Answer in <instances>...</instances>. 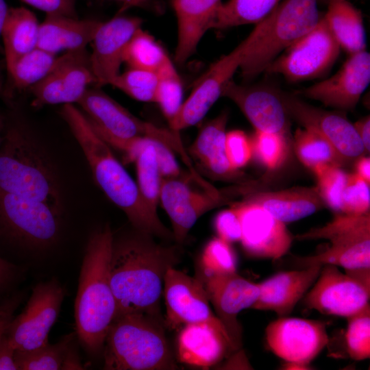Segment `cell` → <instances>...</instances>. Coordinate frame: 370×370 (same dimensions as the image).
Instances as JSON below:
<instances>
[{"label": "cell", "mask_w": 370, "mask_h": 370, "mask_svg": "<svg viewBox=\"0 0 370 370\" xmlns=\"http://www.w3.org/2000/svg\"><path fill=\"white\" fill-rule=\"evenodd\" d=\"M114 241L110 264L111 287L116 317L141 313L151 316L158 310L167 269L178 255L173 247L152 241L147 234Z\"/></svg>", "instance_id": "obj_1"}, {"label": "cell", "mask_w": 370, "mask_h": 370, "mask_svg": "<svg viewBox=\"0 0 370 370\" xmlns=\"http://www.w3.org/2000/svg\"><path fill=\"white\" fill-rule=\"evenodd\" d=\"M60 114L82 149L97 183L109 199L125 212L134 227L149 235L173 236L160 219L148 212L136 182L114 156L109 145L94 130L84 112L73 104H64Z\"/></svg>", "instance_id": "obj_2"}, {"label": "cell", "mask_w": 370, "mask_h": 370, "mask_svg": "<svg viewBox=\"0 0 370 370\" xmlns=\"http://www.w3.org/2000/svg\"><path fill=\"white\" fill-rule=\"evenodd\" d=\"M113 235L108 225L89 238L84 256L75 303L76 330L80 342L91 353L103 345L116 316L110 264Z\"/></svg>", "instance_id": "obj_3"}, {"label": "cell", "mask_w": 370, "mask_h": 370, "mask_svg": "<svg viewBox=\"0 0 370 370\" xmlns=\"http://www.w3.org/2000/svg\"><path fill=\"white\" fill-rule=\"evenodd\" d=\"M0 192L40 201L62 212V195L53 166L18 127L9 128L0 144Z\"/></svg>", "instance_id": "obj_4"}, {"label": "cell", "mask_w": 370, "mask_h": 370, "mask_svg": "<svg viewBox=\"0 0 370 370\" xmlns=\"http://www.w3.org/2000/svg\"><path fill=\"white\" fill-rule=\"evenodd\" d=\"M104 369L159 370L177 367L163 330L151 316L130 313L116 317L105 343Z\"/></svg>", "instance_id": "obj_5"}, {"label": "cell", "mask_w": 370, "mask_h": 370, "mask_svg": "<svg viewBox=\"0 0 370 370\" xmlns=\"http://www.w3.org/2000/svg\"><path fill=\"white\" fill-rule=\"evenodd\" d=\"M319 0H282L262 21L261 32L240 66L242 77L250 79L286 49L311 31L322 16Z\"/></svg>", "instance_id": "obj_6"}, {"label": "cell", "mask_w": 370, "mask_h": 370, "mask_svg": "<svg viewBox=\"0 0 370 370\" xmlns=\"http://www.w3.org/2000/svg\"><path fill=\"white\" fill-rule=\"evenodd\" d=\"M294 238L299 241L325 239L330 246L313 256H294L301 268L332 264L345 270L370 267V212L361 215L342 213L324 225L312 228Z\"/></svg>", "instance_id": "obj_7"}, {"label": "cell", "mask_w": 370, "mask_h": 370, "mask_svg": "<svg viewBox=\"0 0 370 370\" xmlns=\"http://www.w3.org/2000/svg\"><path fill=\"white\" fill-rule=\"evenodd\" d=\"M261 28V23L256 24L245 40L212 64L197 79L178 114L169 123L171 130L180 132L203 119L214 103L222 97L224 88L253 49Z\"/></svg>", "instance_id": "obj_8"}, {"label": "cell", "mask_w": 370, "mask_h": 370, "mask_svg": "<svg viewBox=\"0 0 370 370\" xmlns=\"http://www.w3.org/2000/svg\"><path fill=\"white\" fill-rule=\"evenodd\" d=\"M88 121L103 131L121 138L149 137L160 140L182 160L188 154L178 132L144 121L123 107L99 86L88 88L77 103Z\"/></svg>", "instance_id": "obj_9"}, {"label": "cell", "mask_w": 370, "mask_h": 370, "mask_svg": "<svg viewBox=\"0 0 370 370\" xmlns=\"http://www.w3.org/2000/svg\"><path fill=\"white\" fill-rule=\"evenodd\" d=\"M340 47L323 15L317 25L274 59L264 69L290 82L319 77L336 62Z\"/></svg>", "instance_id": "obj_10"}, {"label": "cell", "mask_w": 370, "mask_h": 370, "mask_svg": "<svg viewBox=\"0 0 370 370\" xmlns=\"http://www.w3.org/2000/svg\"><path fill=\"white\" fill-rule=\"evenodd\" d=\"M60 214L47 203L0 192V229L26 245L53 244L60 231Z\"/></svg>", "instance_id": "obj_11"}, {"label": "cell", "mask_w": 370, "mask_h": 370, "mask_svg": "<svg viewBox=\"0 0 370 370\" xmlns=\"http://www.w3.org/2000/svg\"><path fill=\"white\" fill-rule=\"evenodd\" d=\"M251 184L234 187L221 193L217 189H193L177 177H162L160 202L170 218L173 236L182 243L196 221L204 214L229 201L232 196L248 193Z\"/></svg>", "instance_id": "obj_12"}, {"label": "cell", "mask_w": 370, "mask_h": 370, "mask_svg": "<svg viewBox=\"0 0 370 370\" xmlns=\"http://www.w3.org/2000/svg\"><path fill=\"white\" fill-rule=\"evenodd\" d=\"M65 293L56 279L36 285L23 310L10 322L5 335L16 350H32L48 343Z\"/></svg>", "instance_id": "obj_13"}, {"label": "cell", "mask_w": 370, "mask_h": 370, "mask_svg": "<svg viewBox=\"0 0 370 370\" xmlns=\"http://www.w3.org/2000/svg\"><path fill=\"white\" fill-rule=\"evenodd\" d=\"M281 97L289 117L326 139L345 162L366 153L354 124L345 114L314 106L295 95L281 92Z\"/></svg>", "instance_id": "obj_14"}, {"label": "cell", "mask_w": 370, "mask_h": 370, "mask_svg": "<svg viewBox=\"0 0 370 370\" xmlns=\"http://www.w3.org/2000/svg\"><path fill=\"white\" fill-rule=\"evenodd\" d=\"M370 286L332 264L322 266L304 296L306 308L321 314L347 318L369 304Z\"/></svg>", "instance_id": "obj_15"}, {"label": "cell", "mask_w": 370, "mask_h": 370, "mask_svg": "<svg viewBox=\"0 0 370 370\" xmlns=\"http://www.w3.org/2000/svg\"><path fill=\"white\" fill-rule=\"evenodd\" d=\"M269 349L284 362L310 365L329 342L325 323L279 317L265 329Z\"/></svg>", "instance_id": "obj_16"}, {"label": "cell", "mask_w": 370, "mask_h": 370, "mask_svg": "<svg viewBox=\"0 0 370 370\" xmlns=\"http://www.w3.org/2000/svg\"><path fill=\"white\" fill-rule=\"evenodd\" d=\"M162 293L168 326L175 328L180 325L206 322L230 338L220 320L212 312L208 296L199 278L191 277L171 267L164 275Z\"/></svg>", "instance_id": "obj_17"}, {"label": "cell", "mask_w": 370, "mask_h": 370, "mask_svg": "<svg viewBox=\"0 0 370 370\" xmlns=\"http://www.w3.org/2000/svg\"><path fill=\"white\" fill-rule=\"evenodd\" d=\"M232 206L241 221L240 242L247 256L275 260L288 253L294 236L284 223L246 198Z\"/></svg>", "instance_id": "obj_18"}, {"label": "cell", "mask_w": 370, "mask_h": 370, "mask_svg": "<svg viewBox=\"0 0 370 370\" xmlns=\"http://www.w3.org/2000/svg\"><path fill=\"white\" fill-rule=\"evenodd\" d=\"M370 82V54L366 50L351 54L329 78L297 91L295 95L342 111L355 109Z\"/></svg>", "instance_id": "obj_19"}, {"label": "cell", "mask_w": 370, "mask_h": 370, "mask_svg": "<svg viewBox=\"0 0 370 370\" xmlns=\"http://www.w3.org/2000/svg\"><path fill=\"white\" fill-rule=\"evenodd\" d=\"M206 289L216 315L225 328L236 351L242 344V328L238 314L251 308L260 295L258 283L252 282L237 272L199 278Z\"/></svg>", "instance_id": "obj_20"}, {"label": "cell", "mask_w": 370, "mask_h": 370, "mask_svg": "<svg viewBox=\"0 0 370 370\" xmlns=\"http://www.w3.org/2000/svg\"><path fill=\"white\" fill-rule=\"evenodd\" d=\"M222 97L239 108L256 131L287 135L289 116L281 91L263 85L238 84L232 79L224 88Z\"/></svg>", "instance_id": "obj_21"}, {"label": "cell", "mask_w": 370, "mask_h": 370, "mask_svg": "<svg viewBox=\"0 0 370 370\" xmlns=\"http://www.w3.org/2000/svg\"><path fill=\"white\" fill-rule=\"evenodd\" d=\"M141 25L140 18L125 16L101 23L91 42L92 50L90 53L97 86L111 85L120 74L125 49Z\"/></svg>", "instance_id": "obj_22"}, {"label": "cell", "mask_w": 370, "mask_h": 370, "mask_svg": "<svg viewBox=\"0 0 370 370\" xmlns=\"http://www.w3.org/2000/svg\"><path fill=\"white\" fill-rule=\"evenodd\" d=\"M322 266L280 271L258 283L260 295L251 308L271 310L278 317L288 315L313 285Z\"/></svg>", "instance_id": "obj_23"}, {"label": "cell", "mask_w": 370, "mask_h": 370, "mask_svg": "<svg viewBox=\"0 0 370 370\" xmlns=\"http://www.w3.org/2000/svg\"><path fill=\"white\" fill-rule=\"evenodd\" d=\"M177 349L180 362L200 367L213 366L236 351L227 335L206 322L184 325L177 336Z\"/></svg>", "instance_id": "obj_24"}, {"label": "cell", "mask_w": 370, "mask_h": 370, "mask_svg": "<svg viewBox=\"0 0 370 370\" xmlns=\"http://www.w3.org/2000/svg\"><path fill=\"white\" fill-rule=\"evenodd\" d=\"M221 0H172L177 21L175 60L186 62L211 25Z\"/></svg>", "instance_id": "obj_25"}, {"label": "cell", "mask_w": 370, "mask_h": 370, "mask_svg": "<svg viewBox=\"0 0 370 370\" xmlns=\"http://www.w3.org/2000/svg\"><path fill=\"white\" fill-rule=\"evenodd\" d=\"M245 198L263 208L283 223L308 217L325 206L316 186L293 187L275 191H251Z\"/></svg>", "instance_id": "obj_26"}, {"label": "cell", "mask_w": 370, "mask_h": 370, "mask_svg": "<svg viewBox=\"0 0 370 370\" xmlns=\"http://www.w3.org/2000/svg\"><path fill=\"white\" fill-rule=\"evenodd\" d=\"M101 23L97 20L46 14L40 23L37 47L56 55L62 51L86 48Z\"/></svg>", "instance_id": "obj_27"}, {"label": "cell", "mask_w": 370, "mask_h": 370, "mask_svg": "<svg viewBox=\"0 0 370 370\" xmlns=\"http://www.w3.org/2000/svg\"><path fill=\"white\" fill-rule=\"evenodd\" d=\"M228 112H222L207 122L200 130L189 149L190 153L196 158L212 175L230 179L238 175L231 166L225 149L226 125Z\"/></svg>", "instance_id": "obj_28"}, {"label": "cell", "mask_w": 370, "mask_h": 370, "mask_svg": "<svg viewBox=\"0 0 370 370\" xmlns=\"http://www.w3.org/2000/svg\"><path fill=\"white\" fill-rule=\"evenodd\" d=\"M39 26L36 16L29 10L9 8L1 34L7 68L37 47Z\"/></svg>", "instance_id": "obj_29"}, {"label": "cell", "mask_w": 370, "mask_h": 370, "mask_svg": "<svg viewBox=\"0 0 370 370\" xmlns=\"http://www.w3.org/2000/svg\"><path fill=\"white\" fill-rule=\"evenodd\" d=\"M323 15L340 48L349 55L366 50V35L359 10L348 0H328Z\"/></svg>", "instance_id": "obj_30"}, {"label": "cell", "mask_w": 370, "mask_h": 370, "mask_svg": "<svg viewBox=\"0 0 370 370\" xmlns=\"http://www.w3.org/2000/svg\"><path fill=\"white\" fill-rule=\"evenodd\" d=\"M63 92V104L77 103L91 84H96L86 48L66 51L57 57Z\"/></svg>", "instance_id": "obj_31"}, {"label": "cell", "mask_w": 370, "mask_h": 370, "mask_svg": "<svg viewBox=\"0 0 370 370\" xmlns=\"http://www.w3.org/2000/svg\"><path fill=\"white\" fill-rule=\"evenodd\" d=\"M282 0H228L219 6L211 29H225L258 24L266 18Z\"/></svg>", "instance_id": "obj_32"}, {"label": "cell", "mask_w": 370, "mask_h": 370, "mask_svg": "<svg viewBox=\"0 0 370 370\" xmlns=\"http://www.w3.org/2000/svg\"><path fill=\"white\" fill-rule=\"evenodd\" d=\"M153 138L140 151L134 162L136 168L137 187L148 212L159 219L157 212L160 202L162 176L153 146Z\"/></svg>", "instance_id": "obj_33"}, {"label": "cell", "mask_w": 370, "mask_h": 370, "mask_svg": "<svg viewBox=\"0 0 370 370\" xmlns=\"http://www.w3.org/2000/svg\"><path fill=\"white\" fill-rule=\"evenodd\" d=\"M293 145L297 158L311 171L320 165L341 166L345 163L326 139L310 129L298 128L294 135Z\"/></svg>", "instance_id": "obj_34"}, {"label": "cell", "mask_w": 370, "mask_h": 370, "mask_svg": "<svg viewBox=\"0 0 370 370\" xmlns=\"http://www.w3.org/2000/svg\"><path fill=\"white\" fill-rule=\"evenodd\" d=\"M169 57L164 48L148 32L139 28L128 42L123 62L130 69L157 73Z\"/></svg>", "instance_id": "obj_35"}, {"label": "cell", "mask_w": 370, "mask_h": 370, "mask_svg": "<svg viewBox=\"0 0 370 370\" xmlns=\"http://www.w3.org/2000/svg\"><path fill=\"white\" fill-rule=\"evenodd\" d=\"M75 334L63 336L58 343H49L38 348L15 352V362L18 370H59L62 369L65 358L73 345Z\"/></svg>", "instance_id": "obj_36"}, {"label": "cell", "mask_w": 370, "mask_h": 370, "mask_svg": "<svg viewBox=\"0 0 370 370\" xmlns=\"http://www.w3.org/2000/svg\"><path fill=\"white\" fill-rule=\"evenodd\" d=\"M57 56L38 47L25 54L7 68L15 88H30L53 69Z\"/></svg>", "instance_id": "obj_37"}, {"label": "cell", "mask_w": 370, "mask_h": 370, "mask_svg": "<svg viewBox=\"0 0 370 370\" xmlns=\"http://www.w3.org/2000/svg\"><path fill=\"white\" fill-rule=\"evenodd\" d=\"M157 75L154 102L169 123L177 116L184 102L182 80L170 58L157 71Z\"/></svg>", "instance_id": "obj_38"}, {"label": "cell", "mask_w": 370, "mask_h": 370, "mask_svg": "<svg viewBox=\"0 0 370 370\" xmlns=\"http://www.w3.org/2000/svg\"><path fill=\"white\" fill-rule=\"evenodd\" d=\"M200 264L204 278L236 273L238 260L231 243L214 237L204 247Z\"/></svg>", "instance_id": "obj_39"}, {"label": "cell", "mask_w": 370, "mask_h": 370, "mask_svg": "<svg viewBox=\"0 0 370 370\" xmlns=\"http://www.w3.org/2000/svg\"><path fill=\"white\" fill-rule=\"evenodd\" d=\"M251 140L253 153L268 170L281 167L288 154L287 135L256 131Z\"/></svg>", "instance_id": "obj_40"}, {"label": "cell", "mask_w": 370, "mask_h": 370, "mask_svg": "<svg viewBox=\"0 0 370 370\" xmlns=\"http://www.w3.org/2000/svg\"><path fill=\"white\" fill-rule=\"evenodd\" d=\"M317 178V187L325 206L335 214L341 213V196L348 173L341 166L324 164L312 170Z\"/></svg>", "instance_id": "obj_41"}, {"label": "cell", "mask_w": 370, "mask_h": 370, "mask_svg": "<svg viewBox=\"0 0 370 370\" xmlns=\"http://www.w3.org/2000/svg\"><path fill=\"white\" fill-rule=\"evenodd\" d=\"M347 352L351 358L360 361L370 356V307L369 304L357 313L346 318Z\"/></svg>", "instance_id": "obj_42"}, {"label": "cell", "mask_w": 370, "mask_h": 370, "mask_svg": "<svg viewBox=\"0 0 370 370\" xmlns=\"http://www.w3.org/2000/svg\"><path fill=\"white\" fill-rule=\"evenodd\" d=\"M157 81L156 72L129 69L120 73L111 85L139 101L154 102Z\"/></svg>", "instance_id": "obj_43"}, {"label": "cell", "mask_w": 370, "mask_h": 370, "mask_svg": "<svg viewBox=\"0 0 370 370\" xmlns=\"http://www.w3.org/2000/svg\"><path fill=\"white\" fill-rule=\"evenodd\" d=\"M370 184L356 173H348L341 196V213L361 215L370 212Z\"/></svg>", "instance_id": "obj_44"}, {"label": "cell", "mask_w": 370, "mask_h": 370, "mask_svg": "<svg viewBox=\"0 0 370 370\" xmlns=\"http://www.w3.org/2000/svg\"><path fill=\"white\" fill-rule=\"evenodd\" d=\"M225 149L231 166L237 171L248 164L254 154L251 140L239 130L226 132Z\"/></svg>", "instance_id": "obj_45"}, {"label": "cell", "mask_w": 370, "mask_h": 370, "mask_svg": "<svg viewBox=\"0 0 370 370\" xmlns=\"http://www.w3.org/2000/svg\"><path fill=\"white\" fill-rule=\"evenodd\" d=\"M214 227L217 237L229 243L240 242L241 238V223L235 208L220 211L214 217Z\"/></svg>", "instance_id": "obj_46"}, {"label": "cell", "mask_w": 370, "mask_h": 370, "mask_svg": "<svg viewBox=\"0 0 370 370\" xmlns=\"http://www.w3.org/2000/svg\"><path fill=\"white\" fill-rule=\"evenodd\" d=\"M153 146L162 177H177L180 169L174 156V151L163 142L154 139Z\"/></svg>", "instance_id": "obj_47"}, {"label": "cell", "mask_w": 370, "mask_h": 370, "mask_svg": "<svg viewBox=\"0 0 370 370\" xmlns=\"http://www.w3.org/2000/svg\"><path fill=\"white\" fill-rule=\"evenodd\" d=\"M46 13L77 18V0H20Z\"/></svg>", "instance_id": "obj_48"}, {"label": "cell", "mask_w": 370, "mask_h": 370, "mask_svg": "<svg viewBox=\"0 0 370 370\" xmlns=\"http://www.w3.org/2000/svg\"><path fill=\"white\" fill-rule=\"evenodd\" d=\"M20 301V296H14L0 304V342L14 318V313Z\"/></svg>", "instance_id": "obj_49"}, {"label": "cell", "mask_w": 370, "mask_h": 370, "mask_svg": "<svg viewBox=\"0 0 370 370\" xmlns=\"http://www.w3.org/2000/svg\"><path fill=\"white\" fill-rule=\"evenodd\" d=\"M15 352L16 349L5 334L0 342V370H18Z\"/></svg>", "instance_id": "obj_50"}, {"label": "cell", "mask_w": 370, "mask_h": 370, "mask_svg": "<svg viewBox=\"0 0 370 370\" xmlns=\"http://www.w3.org/2000/svg\"><path fill=\"white\" fill-rule=\"evenodd\" d=\"M17 271L16 266L0 257V294L13 282Z\"/></svg>", "instance_id": "obj_51"}, {"label": "cell", "mask_w": 370, "mask_h": 370, "mask_svg": "<svg viewBox=\"0 0 370 370\" xmlns=\"http://www.w3.org/2000/svg\"><path fill=\"white\" fill-rule=\"evenodd\" d=\"M365 147L366 153L370 151V118L366 116L353 123Z\"/></svg>", "instance_id": "obj_52"}, {"label": "cell", "mask_w": 370, "mask_h": 370, "mask_svg": "<svg viewBox=\"0 0 370 370\" xmlns=\"http://www.w3.org/2000/svg\"><path fill=\"white\" fill-rule=\"evenodd\" d=\"M356 173L370 184V158L369 156H361L356 160Z\"/></svg>", "instance_id": "obj_53"}, {"label": "cell", "mask_w": 370, "mask_h": 370, "mask_svg": "<svg viewBox=\"0 0 370 370\" xmlns=\"http://www.w3.org/2000/svg\"><path fill=\"white\" fill-rule=\"evenodd\" d=\"M79 358L77 353L76 349H74L73 345L69 349L64 364L62 369H82Z\"/></svg>", "instance_id": "obj_54"}, {"label": "cell", "mask_w": 370, "mask_h": 370, "mask_svg": "<svg viewBox=\"0 0 370 370\" xmlns=\"http://www.w3.org/2000/svg\"><path fill=\"white\" fill-rule=\"evenodd\" d=\"M284 369H311L310 365H306L299 362H284L282 365Z\"/></svg>", "instance_id": "obj_55"}, {"label": "cell", "mask_w": 370, "mask_h": 370, "mask_svg": "<svg viewBox=\"0 0 370 370\" xmlns=\"http://www.w3.org/2000/svg\"><path fill=\"white\" fill-rule=\"evenodd\" d=\"M9 8L5 0H0V39L2 27L5 20Z\"/></svg>", "instance_id": "obj_56"}, {"label": "cell", "mask_w": 370, "mask_h": 370, "mask_svg": "<svg viewBox=\"0 0 370 370\" xmlns=\"http://www.w3.org/2000/svg\"><path fill=\"white\" fill-rule=\"evenodd\" d=\"M147 0H127V3L125 5L121 8L119 12H123L125 10L134 6H139L144 3Z\"/></svg>", "instance_id": "obj_57"}, {"label": "cell", "mask_w": 370, "mask_h": 370, "mask_svg": "<svg viewBox=\"0 0 370 370\" xmlns=\"http://www.w3.org/2000/svg\"><path fill=\"white\" fill-rule=\"evenodd\" d=\"M114 1L120 2V3H121V7H123V5H125V3H127V0H114Z\"/></svg>", "instance_id": "obj_58"}, {"label": "cell", "mask_w": 370, "mask_h": 370, "mask_svg": "<svg viewBox=\"0 0 370 370\" xmlns=\"http://www.w3.org/2000/svg\"><path fill=\"white\" fill-rule=\"evenodd\" d=\"M2 88H3V82H2V78H1V75L0 72V93L2 91Z\"/></svg>", "instance_id": "obj_59"}, {"label": "cell", "mask_w": 370, "mask_h": 370, "mask_svg": "<svg viewBox=\"0 0 370 370\" xmlns=\"http://www.w3.org/2000/svg\"><path fill=\"white\" fill-rule=\"evenodd\" d=\"M1 127H2V121H1V119L0 118V134H1Z\"/></svg>", "instance_id": "obj_60"}, {"label": "cell", "mask_w": 370, "mask_h": 370, "mask_svg": "<svg viewBox=\"0 0 370 370\" xmlns=\"http://www.w3.org/2000/svg\"><path fill=\"white\" fill-rule=\"evenodd\" d=\"M328 1V0H327Z\"/></svg>", "instance_id": "obj_61"}]
</instances>
